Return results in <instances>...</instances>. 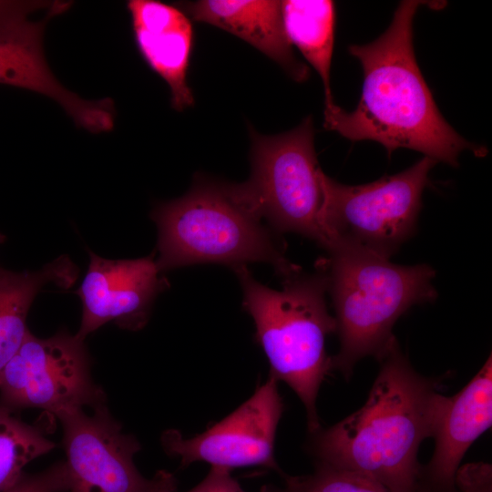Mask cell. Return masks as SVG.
Instances as JSON below:
<instances>
[{"label": "cell", "instance_id": "6da1fadb", "mask_svg": "<svg viewBox=\"0 0 492 492\" xmlns=\"http://www.w3.org/2000/svg\"><path fill=\"white\" fill-rule=\"evenodd\" d=\"M424 5L433 4L402 1L378 38L349 46V53L363 68L362 95L351 112L337 105L324 110L323 127L352 141H376L389 156L403 148L456 167L462 151L483 157L487 149L468 142L446 121L420 71L413 46V20Z\"/></svg>", "mask_w": 492, "mask_h": 492}, {"label": "cell", "instance_id": "7a4b0ae2", "mask_svg": "<svg viewBox=\"0 0 492 492\" xmlns=\"http://www.w3.org/2000/svg\"><path fill=\"white\" fill-rule=\"evenodd\" d=\"M364 405L311 434L317 463L367 476L389 492H418L422 442L433 436L439 378L416 372L395 340Z\"/></svg>", "mask_w": 492, "mask_h": 492}, {"label": "cell", "instance_id": "3957f363", "mask_svg": "<svg viewBox=\"0 0 492 492\" xmlns=\"http://www.w3.org/2000/svg\"><path fill=\"white\" fill-rule=\"evenodd\" d=\"M328 257L318 261L324 271L335 312L340 349L333 369L349 379L366 356L378 361L396 340L393 328L412 306L437 298L435 270L427 264L398 265L350 242L334 240Z\"/></svg>", "mask_w": 492, "mask_h": 492}, {"label": "cell", "instance_id": "277c9868", "mask_svg": "<svg viewBox=\"0 0 492 492\" xmlns=\"http://www.w3.org/2000/svg\"><path fill=\"white\" fill-rule=\"evenodd\" d=\"M242 289V306L255 324V341L262 348L270 375L284 382L302 402L310 434L321 427L316 410L320 387L333 370L325 340L336 333L327 308V282L317 262L313 273L299 272L283 278L282 289L259 282L241 265L232 269Z\"/></svg>", "mask_w": 492, "mask_h": 492}, {"label": "cell", "instance_id": "5b68a950", "mask_svg": "<svg viewBox=\"0 0 492 492\" xmlns=\"http://www.w3.org/2000/svg\"><path fill=\"white\" fill-rule=\"evenodd\" d=\"M158 227L159 271L198 263L232 269L250 262L271 264L286 278L301 270L238 195L234 184L198 179L188 193L159 203L151 211Z\"/></svg>", "mask_w": 492, "mask_h": 492}, {"label": "cell", "instance_id": "8992f818", "mask_svg": "<svg viewBox=\"0 0 492 492\" xmlns=\"http://www.w3.org/2000/svg\"><path fill=\"white\" fill-rule=\"evenodd\" d=\"M251 173L234 184L240 198L278 232H294L324 250L328 241L321 223L323 188L314 149L311 116L295 128L275 136L251 129Z\"/></svg>", "mask_w": 492, "mask_h": 492}, {"label": "cell", "instance_id": "52a82bcc", "mask_svg": "<svg viewBox=\"0 0 492 492\" xmlns=\"http://www.w3.org/2000/svg\"><path fill=\"white\" fill-rule=\"evenodd\" d=\"M436 163L424 156L404 171L363 185L342 184L323 171L321 223L326 249L341 240L390 259L415 233L423 191Z\"/></svg>", "mask_w": 492, "mask_h": 492}, {"label": "cell", "instance_id": "ba28073f", "mask_svg": "<svg viewBox=\"0 0 492 492\" xmlns=\"http://www.w3.org/2000/svg\"><path fill=\"white\" fill-rule=\"evenodd\" d=\"M84 342L64 330L48 338L28 332L0 373V404L11 410L37 408L56 417L105 404Z\"/></svg>", "mask_w": 492, "mask_h": 492}, {"label": "cell", "instance_id": "9c48e42d", "mask_svg": "<svg viewBox=\"0 0 492 492\" xmlns=\"http://www.w3.org/2000/svg\"><path fill=\"white\" fill-rule=\"evenodd\" d=\"M71 5L69 1H0V84L53 99L88 132H108L115 126L114 100H88L68 90L45 57L43 36L47 22Z\"/></svg>", "mask_w": 492, "mask_h": 492}, {"label": "cell", "instance_id": "30bf717a", "mask_svg": "<svg viewBox=\"0 0 492 492\" xmlns=\"http://www.w3.org/2000/svg\"><path fill=\"white\" fill-rule=\"evenodd\" d=\"M66 411L56 417L63 429V447L69 492H175L177 479L166 470L146 478L134 464L141 445L123 432L106 403Z\"/></svg>", "mask_w": 492, "mask_h": 492}, {"label": "cell", "instance_id": "8fae6325", "mask_svg": "<svg viewBox=\"0 0 492 492\" xmlns=\"http://www.w3.org/2000/svg\"><path fill=\"white\" fill-rule=\"evenodd\" d=\"M283 411L278 381L269 375L249 399L203 433L185 438L179 431L169 429L161 436V445L181 466L202 461L231 471L258 466L281 473L274 444Z\"/></svg>", "mask_w": 492, "mask_h": 492}, {"label": "cell", "instance_id": "7c38bea8", "mask_svg": "<svg viewBox=\"0 0 492 492\" xmlns=\"http://www.w3.org/2000/svg\"><path fill=\"white\" fill-rule=\"evenodd\" d=\"M168 281L154 254L132 260H110L89 251V263L77 293L82 317L76 335L86 337L107 323L138 331L148 323L156 297Z\"/></svg>", "mask_w": 492, "mask_h": 492}, {"label": "cell", "instance_id": "4fadbf2b", "mask_svg": "<svg viewBox=\"0 0 492 492\" xmlns=\"http://www.w3.org/2000/svg\"><path fill=\"white\" fill-rule=\"evenodd\" d=\"M492 425V357L453 396L436 397L435 449L422 466L418 492H456V476L471 445Z\"/></svg>", "mask_w": 492, "mask_h": 492}, {"label": "cell", "instance_id": "5bb4252c", "mask_svg": "<svg viewBox=\"0 0 492 492\" xmlns=\"http://www.w3.org/2000/svg\"><path fill=\"white\" fill-rule=\"evenodd\" d=\"M137 48L148 66L169 86L172 108L183 111L194 103L188 84L193 29L178 6L155 0L127 3Z\"/></svg>", "mask_w": 492, "mask_h": 492}, {"label": "cell", "instance_id": "9a60e30c", "mask_svg": "<svg viewBox=\"0 0 492 492\" xmlns=\"http://www.w3.org/2000/svg\"><path fill=\"white\" fill-rule=\"evenodd\" d=\"M189 18L226 30L279 64L295 81L309 77L308 67L294 56L283 26L282 1L199 0L177 5Z\"/></svg>", "mask_w": 492, "mask_h": 492}, {"label": "cell", "instance_id": "2e32d148", "mask_svg": "<svg viewBox=\"0 0 492 492\" xmlns=\"http://www.w3.org/2000/svg\"><path fill=\"white\" fill-rule=\"evenodd\" d=\"M77 273L67 255L34 272H16L0 267V373L29 332L26 318L37 293L48 283L67 289L75 283Z\"/></svg>", "mask_w": 492, "mask_h": 492}, {"label": "cell", "instance_id": "e0dca14e", "mask_svg": "<svg viewBox=\"0 0 492 492\" xmlns=\"http://www.w3.org/2000/svg\"><path fill=\"white\" fill-rule=\"evenodd\" d=\"M282 14L286 36L320 76L324 110L334 103L330 71L334 44L335 5L330 0H284Z\"/></svg>", "mask_w": 492, "mask_h": 492}, {"label": "cell", "instance_id": "ac0fdd59", "mask_svg": "<svg viewBox=\"0 0 492 492\" xmlns=\"http://www.w3.org/2000/svg\"><path fill=\"white\" fill-rule=\"evenodd\" d=\"M54 447L40 425L22 421L0 404V492L15 486L28 463Z\"/></svg>", "mask_w": 492, "mask_h": 492}, {"label": "cell", "instance_id": "d6986e66", "mask_svg": "<svg viewBox=\"0 0 492 492\" xmlns=\"http://www.w3.org/2000/svg\"><path fill=\"white\" fill-rule=\"evenodd\" d=\"M283 477L282 488L268 487L262 492H389L367 476L320 463L312 474Z\"/></svg>", "mask_w": 492, "mask_h": 492}, {"label": "cell", "instance_id": "ffe728a7", "mask_svg": "<svg viewBox=\"0 0 492 492\" xmlns=\"http://www.w3.org/2000/svg\"><path fill=\"white\" fill-rule=\"evenodd\" d=\"M69 478L65 461H58L36 474H24L4 492H68Z\"/></svg>", "mask_w": 492, "mask_h": 492}, {"label": "cell", "instance_id": "44dd1931", "mask_svg": "<svg viewBox=\"0 0 492 492\" xmlns=\"http://www.w3.org/2000/svg\"><path fill=\"white\" fill-rule=\"evenodd\" d=\"M456 487V492H492V466L486 462L460 466Z\"/></svg>", "mask_w": 492, "mask_h": 492}, {"label": "cell", "instance_id": "7402d4cb", "mask_svg": "<svg viewBox=\"0 0 492 492\" xmlns=\"http://www.w3.org/2000/svg\"><path fill=\"white\" fill-rule=\"evenodd\" d=\"M176 492V491H175ZM186 492H245L232 477L231 470L210 466L207 476L194 487Z\"/></svg>", "mask_w": 492, "mask_h": 492}, {"label": "cell", "instance_id": "603a6c76", "mask_svg": "<svg viewBox=\"0 0 492 492\" xmlns=\"http://www.w3.org/2000/svg\"><path fill=\"white\" fill-rule=\"evenodd\" d=\"M5 240V236L0 232V244L3 243Z\"/></svg>", "mask_w": 492, "mask_h": 492}]
</instances>
